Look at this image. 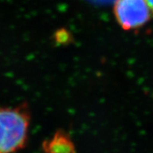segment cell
<instances>
[{"mask_svg": "<svg viewBox=\"0 0 153 153\" xmlns=\"http://www.w3.org/2000/svg\"><path fill=\"white\" fill-rule=\"evenodd\" d=\"M30 121L27 104L0 108V153L16 152L26 146Z\"/></svg>", "mask_w": 153, "mask_h": 153, "instance_id": "1", "label": "cell"}, {"mask_svg": "<svg viewBox=\"0 0 153 153\" xmlns=\"http://www.w3.org/2000/svg\"><path fill=\"white\" fill-rule=\"evenodd\" d=\"M148 6H149V10L151 11V13L153 15V0H145Z\"/></svg>", "mask_w": 153, "mask_h": 153, "instance_id": "4", "label": "cell"}, {"mask_svg": "<svg viewBox=\"0 0 153 153\" xmlns=\"http://www.w3.org/2000/svg\"><path fill=\"white\" fill-rule=\"evenodd\" d=\"M42 153H76L71 136L66 131L59 130L50 138L43 141Z\"/></svg>", "mask_w": 153, "mask_h": 153, "instance_id": "3", "label": "cell"}, {"mask_svg": "<svg viewBox=\"0 0 153 153\" xmlns=\"http://www.w3.org/2000/svg\"><path fill=\"white\" fill-rule=\"evenodd\" d=\"M113 13L118 24L125 30L141 28L149 22L152 14L145 0H116Z\"/></svg>", "mask_w": 153, "mask_h": 153, "instance_id": "2", "label": "cell"}]
</instances>
